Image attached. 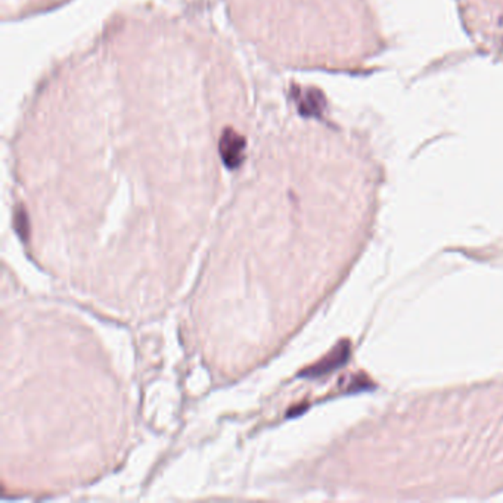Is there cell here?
Returning a JSON list of instances; mask_svg holds the SVG:
<instances>
[{
    "label": "cell",
    "mask_w": 503,
    "mask_h": 503,
    "mask_svg": "<svg viewBox=\"0 0 503 503\" xmlns=\"http://www.w3.org/2000/svg\"><path fill=\"white\" fill-rule=\"evenodd\" d=\"M350 356V344L347 341L340 342L337 347H335L328 356H325L322 360H319L316 365L310 366L309 369L302 371L300 376H307V378H319V376L328 375L333 372L335 369L341 368L349 359Z\"/></svg>",
    "instance_id": "obj_1"
},
{
    "label": "cell",
    "mask_w": 503,
    "mask_h": 503,
    "mask_svg": "<svg viewBox=\"0 0 503 503\" xmlns=\"http://www.w3.org/2000/svg\"><path fill=\"white\" fill-rule=\"evenodd\" d=\"M15 230H17V234L21 239H23V240L28 239L30 222H28L27 212L23 207H19L17 209V213H15Z\"/></svg>",
    "instance_id": "obj_2"
}]
</instances>
